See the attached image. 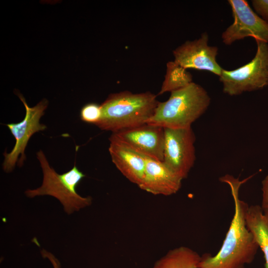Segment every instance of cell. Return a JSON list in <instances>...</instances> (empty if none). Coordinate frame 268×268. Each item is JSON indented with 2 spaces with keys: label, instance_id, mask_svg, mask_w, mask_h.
Segmentation results:
<instances>
[{
  "label": "cell",
  "instance_id": "obj_1",
  "mask_svg": "<svg viewBox=\"0 0 268 268\" xmlns=\"http://www.w3.org/2000/svg\"><path fill=\"white\" fill-rule=\"evenodd\" d=\"M252 176L242 181L229 174L219 178L230 188L234 213L219 251L214 256L209 253L202 255L199 268H245L254 261L259 247L246 225L249 205L239 198L241 186Z\"/></svg>",
  "mask_w": 268,
  "mask_h": 268
},
{
  "label": "cell",
  "instance_id": "obj_2",
  "mask_svg": "<svg viewBox=\"0 0 268 268\" xmlns=\"http://www.w3.org/2000/svg\"><path fill=\"white\" fill-rule=\"evenodd\" d=\"M158 102L156 95L149 91L110 94L101 105L102 116L96 126L115 133L142 125L152 117Z\"/></svg>",
  "mask_w": 268,
  "mask_h": 268
},
{
  "label": "cell",
  "instance_id": "obj_3",
  "mask_svg": "<svg viewBox=\"0 0 268 268\" xmlns=\"http://www.w3.org/2000/svg\"><path fill=\"white\" fill-rule=\"evenodd\" d=\"M210 101L206 90L192 82L171 92L166 101L159 102L146 124L163 128L191 127L192 124L206 111Z\"/></svg>",
  "mask_w": 268,
  "mask_h": 268
},
{
  "label": "cell",
  "instance_id": "obj_4",
  "mask_svg": "<svg viewBox=\"0 0 268 268\" xmlns=\"http://www.w3.org/2000/svg\"><path fill=\"white\" fill-rule=\"evenodd\" d=\"M36 155L43 174V181L39 188L26 190L27 197L33 198L45 195L53 197L61 202L67 214L91 204V197H83L76 192V187L85 175L75 164L70 170L59 174L50 166L42 150L38 151Z\"/></svg>",
  "mask_w": 268,
  "mask_h": 268
},
{
  "label": "cell",
  "instance_id": "obj_5",
  "mask_svg": "<svg viewBox=\"0 0 268 268\" xmlns=\"http://www.w3.org/2000/svg\"><path fill=\"white\" fill-rule=\"evenodd\" d=\"M256 42L257 52L250 62L234 70L222 69L219 77L225 94L236 96L268 85V44Z\"/></svg>",
  "mask_w": 268,
  "mask_h": 268
},
{
  "label": "cell",
  "instance_id": "obj_6",
  "mask_svg": "<svg viewBox=\"0 0 268 268\" xmlns=\"http://www.w3.org/2000/svg\"><path fill=\"white\" fill-rule=\"evenodd\" d=\"M17 95L23 103L26 113L24 119L20 122L6 125L15 139L12 150L3 154L4 159L2 169L6 173L12 172L16 163L19 167L23 165L26 159L25 150L30 138L35 133L47 128L45 125L40 123V120L47 108V100L43 99L35 106L30 107L20 93H17Z\"/></svg>",
  "mask_w": 268,
  "mask_h": 268
},
{
  "label": "cell",
  "instance_id": "obj_7",
  "mask_svg": "<svg viewBox=\"0 0 268 268\" xmlns=\"http://www.w3.org/2000/svg\"><path fill=\"white\" fill-rule=\"evenodd\" d=\"M164 164L183 180L186 179L196 160V136L192 127L164 128Z\"/></svg>",
  "mask_w": 268,
  "mask_h": 268
},
{
  "label": "cell",
  "instance_id": "obj_8",
  "mask_svg": "<svg viewBox=\"0 0 268 268\" xmlns=\"http://www.w3.org/2000/svg\"><path fill=\"white\" fill-rule=\"evenodd\" d=\"M233 22L222 33L225 45L251 37L256 42L268 43V23L255 12L245 0H229Z\"/></svg>",
  "mask_w": 268,
  "mask_h": 268
},
{
  "label": "cell",
  "instance_id": "obj_9",
  "mask_svg": "<svg viewBox=\"0 0 268 268\" xmlns=\"http://www.w3.org/2000/svg\"><path fill=\"white\" fill-rule=\"evenodd\" d=\"M208 41L205 32L198 39L185 42L173 51L174 61L185 69L206 70L219 76L223 68L216 61L218 49Z\"/></svg>",
  "mask_w": 268,
  "mask_h": 268
},
{
  "label": "cell",
  "instance_id": "obj_10",
  "mask_svg": "<svg viewBox=\"0 0 268 268\" xmlns=\"http://www.w3.org/2000/svg\"><path fill=\"white\" fill-rule=\"evenodd\" d=\"M137 151L155 160L163 161L164 147V128L145 124L112 133L110 136Z\"/></svg>",
  "mask_w": 268,
  "mask_h": 268
},
{
  "label": "cell",
  "instance_id": "obj_11",
  "mask_svg": "<svg viewBox=\"0 0 268 268\" xmlns=\"http://www.w3.org/2000/svg\"><path fill=\"white\" fill-rule=\"evenodd\" d=\"M145 156L144 174L138 187L155 195L168 196L177 193L181 187L183 179L163 162Z\"/></svg>",
  "mask_w": 268,
  "mask_h": 268
},
{
  "label": "cell",
  "instance_id": "obj_12",
  "mask_svg": "<svg viewBox=\"0 0 268 268\" xmlns=\"http://www.w3.org/2000/svg\"><path fill=\"white\" fill-rule=\"evenodd\" d=\"M109 139L112 162L129 181L138 186L144 174L145 155L116 139L110 137Z\"/></svg>",
  "mask_w": 268,
  "mask_h": 268
},
{
  "label": "cell",
  "instance_id": "obj_13",
  "mask_svg": "<svg viewBox=\"0 0 268 268\" xmlns=\"http://www.w3.org/2000/svg\"><path fill=\"white\" fill-rule=\"evenodd\" d=\"M246 222L264 254L265 268H268V214L264 212L260 205H251L247 211Z\"/></svg>",
  "mask_w": 268,
  "mask_h": 268
},
{
  "label": "cell",
  "instance_id": "obj_14",
  "mask_svg": "<svg viewBox=\"0 0 268 268\" xmlns=\"http://www.w3.org/2000/svg\"><path fill=\"white\" fill-rule=\"evenodd\" d=\"M201 256L191 248L181 246L168 251L152 268H199Z\"/></svg>",
  "mask_w": 268,
  "mask_h": 268
},
{
  "label": "cell",
  "instance_id": "obj_15",
  "mask_svg": "<svg viewBox=\"0 0 268 268\" xmlns=\"http://www.w3.org/2000/svg\"><path fill=\"white\" fill-rule=\"evenodd\" d=\"M192 76L186 69L181 67L174 61L167 64L164 80L158 95L183 88L192 82Z\"/></svg>",
  "mask_w": 268,
  "mask_h": 268
},
{
  "label": "cell",
  "instance_id": "obj_16",
  "mask_svg": "<svg viewBox=\"0 0 268 268\" xmlns=\"http://www.w3.org/2000/svg\"><path fill=\"white\" fill-rule=\"evenodd\" d=\"M102 116L101 105L95 103H89L84 105L80 111V117L82 121L96 125Z\"/></svg>",
  "mask_w": 268,
  "mask_h": 268
},
{
  "label": "cell",
  "instance_id": "obj_17",
  "mask_svg": "<svg viewBox=\"0 0 268 268\" xmlns=\"http://www.w3.org/2000/svg\"><path fill=\"white\" fill-rule=\"evenodd\" d=\"M252 4L256 12L268 23V0H253Z\"/></svg>",
  "mask_w": 268,
  "mask_h": 268
},
{
  "label": "cell",
  "instance_id": "obj_18",
  "mask_svg": "<svg viewBox=\"0 0 268 268\" xmlns=\"http://www.w3.org/2000/svg\"><path fill=\"white\" fill-rule=\"evenodd\" d=\"M262 200L261 207L264 212H268V175L262 182Z\"/></svg>",
  "mask_w": 268,
  "mask_h": 268
},
{
  "label": "cell",
  "instance_id": "obj_19",
  "mask_svg": "<svg viewBox=\"0 0 268 268\" xmlns=\"http://www.w3.org/2000/svg\"><path fill=\"white\" fill-rule=\"evenodd\" d=\"M267 214H268V212H266Z\"/></svg>",
  "mask_w": 268,
  "mask_h": 268
}]
</instances>
